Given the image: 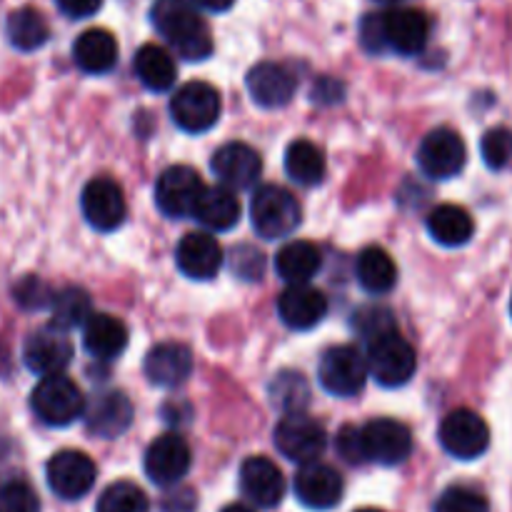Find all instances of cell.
<instances>
[{"label": "cell", "mask_w": 512, "mask_h": 512, "mask_svg": "<svg viewBox=\"0 0 512 512\" xmlns=\"http://www.w3.org/2000/svg\"><path fill=\"white\" fill-rule=\"evenodd\" d=\"M325 170H328V165H325L323 150L310 140H293L285 150V173L298 185H305V188L320 185L325 178Z\"/></svg>", "instance_id": "cell-32"}, {"label": "cell", "mask_w": 512, "mask_h": 512, "mask_svg": "<svg viewBox=\"0 0 512 512\" xmlns=\"http://www.w3.org/2000/svg\"><path fill=\"white\" fill-rule=\"evenodd\" d=\"M428 233L435 243L445 248H460L470 243L475 233V223L470 213L460 205H438L428 215Z\"/></svg>", "instance_id": "cell-31"}, {"label": "cell", "mask_w": 512, "mask_h": 512, "mask_svg": "<svg viewBox=\"0 0 512 512\" xmlns=\"http://www.w3.org/2000/svg\"><path fill=\"white\" fill-rule=\"evenodd\" d=\"M270 400L275 408L285 410V415L303 413L310 405V385L295 370H280L270 383Z\"/></svg>", "instance_id": "cell-35"}, {"label": "cell", "mask_w": 512, "mask_h": 512, "mask_svg": "<svg viewBox=\"0 0 512 512\" xmlns=\"http://www.w3.org/2000/svg\"><path fill=\"white\" fill-rule=\"evenodd\" d=\"M480 153L490 170H503L512 163V130L493 128L480 140Z\"/></svg>", "instance_id": "cell-37"}, {"label": "cell", "mask_w": 512, "mask_h": 512, "mask_svg": "<svg viewBox=\"0 0 512 512\" xmlns=\"http://www.w3.org/2000/svg\"><path fill=\"white\" fill-rule=\"evenodd\" d=\"M233 3L235 0H193V5L210 10V13H225V10L233 8Z\"/></svg>", "instance_id": "cell-47"}, {"label": "cell", "mask_w": 512, "mask_h": 512, "mask_svg": "<svg viewBox=\"0 0 512 512\" xmlns=\"http://www.w3.org/2000/svg\"><path fill=\"white\" fill-rule=\"evenodd\" d=\"M175 263L185 278L205 283L223 268V248L210 233H188L175 248Z\"/></svg>", "instance_id": "cell-21"}, {"label": "cell", "mask_w": 512, "mask_h": 512, "mask_svg": "<svg viewBox=\"0 0 512 512\" xmlns=\"http://www.w3.org/2000/svg\"><path fill=\"white\" fill-rule=\"evenodd\" d=\"M248 93L260 108H283L293 100L295 88H298V78L290 68L285 65L265 60L250 68L248 78Z\"/></svg>", "instance_id": "cell-22"}, {"label": "cell", "mask_w": 512, "mask_h": 512, "mask_svg": "<svg viewBox=\"0 0 512 512\" xmlns=\"http://www.w3.org/2000/svg\"><path fill=\"white\" fill-rule=\"evenodd\" d=\"M355 512H383V510H375V508H363V510H355Z\"/></svg>", "instance_id": "cell-50"}, {"label": "cell", "mask_w": 512, "mask_h": 512, "mask_svg": "<svg viewBox=\"0 0 512 512\" xmlns=\"http://www.w3.org/2000/svg\"><path fill=\"white\" fill-rule=\"evenodd\" d=\"M385 45L398 55L423 53L430 38V20L423 10L415 8H390L383 13Z\"/></svg>", "instance_id": "cell-18"}, {"label": "cell", "mask_w": 512, "mask_h": 512, "mask_svg": "<svg viewBox=\"0 0 512 512\" xmlns=\"http://www.w3.org/2000/svg\"><path fill=\"white\" fill-rule=\"evenodd\" d=\"M220 110H223L220 93L203 80H190V83L180 85L178 93L170 100V115H173L175 125L193 135L213 128L220 118Z\"/></svg>", "instance_id": "cell-5"}, {"label": "cell", "mask_w": 512, "mask_h": 512, "mask_svg": "<svg viewBox=\"0 0 512 512\" xmlns=\"http://www.w3.org/2000/svg\"><path fill=\"white\" fill-rule=\"evenodd\" d=\"M355 328L360 330V335L368 338V343L398 330L395 328L393 313L385 308H365L360 313H355Z\"/></svg>", "instance_id": "cell-40"}, {"label": "cell", "mask_w": 512, "mask_h": 512, "mask_svg": "<svg viewBox=\"0 0 512 512\" xmlns=\"http://www.w3.org/2000/svg\"><path fill=\"white\" fill-rule=\"evenodd\" d=\"M53 328L58 330H73L83 328L93 313H90V295L83 288H63L55 293L53 305Z\"/></svg>", "instance_id": "cell-34"}, {"label": "cell", "mask_w": 512, "mask_h": 512, "mask_svg": "<svg viewBox=\"0 0 512 512\" xmlns=\"http://www.w3.org/2000/svg\"><path fill=\"white\" fill-rule=\"evenodd\" d=\"M360 43L368 53H385L388 45H385V30H383V13H370L365 15L363 23H360Z\"/></svg>", "instance_id": "cell-43"}, {"label": "cell", "mask_w": 512, "mask_h": 512, "mask_svg": "<svg viewBox=\"0 0 512 512\" xmlns=\"http://www.w3.org/2000/svg\"><path fill=\"white\" fill-rule=\"evenodd\" d=\"M240 490L258 508H278L285 495V478L273 460L253 455L240 465Z\"/></svg>", "instance_id": "cell-19"}, {"label": "cell", "mask_w": 512, "mask_h": 512, "mask_svg": "<svg viewBox=\"0 0 512 512\" xmlns=\"http://www.w3.org/2000/svg\"><path fill=\"white\" fill-rule=\"evenodd\" d=\"M83 418L90 433L103 440H113L133 423V403L120 390H105L85 405Z\"/></svg>", "instance_id": "cell-20"}, {"label": "cell", "mask_w": 512, "mask_h": 512, "mask_svg": "<svg viewBox=\"0 0 512 512\" xmlns=\"http://www.w3.org/2000/svg\"><path fill=\"white\" fill-rule=\"evenodd\" d=\"M278 315L288 328L313 330L328 315V298L310 285H288L278 298Z\"/></svg>", "instance_id": "cell-24"}, {"label": "cell", "mask_w": 512, "mask_h": 512, "mask_svg": "<svg viewBox=\"0 0 512 512\" xmlns=\"http://www.w3.org/2000/svg\"><path fill=\"white\" fill-rule=\"evenodd\" d=\"M323 258L320 250L308 240L285 243L275 255V273L288 285H308L318 275Z\"/></svg>", "instance_id": "cell-27"}, {"label": "cell", "mask_w": 512, "mask_h": 512, "mask_svg": "<svg viewBox=\"0 0 512 512\" xmlns=\"http://www.w3.org/2000/svg\"><path fill=\"white\" fill-rule=\"evenodd\" d=\"M155 30L168 40L170 48L185 60H205L213 53L208 23L188 0H158L150 10Z\"/></svg>", "instance_id": "cell-1"}, {"label": "cell", "mask_w": 512, "mask_h": 512, "mask_svg": "<svg viewBox=\"0 0 512 512\" xmlns=\"http://www.w3.org/2000/svg\"><path fill=\"white\" fill-rule=\"evenodd\" d=\"M230 268H233V273L238 278L260 280V275H263V253L255 248H248V245L235 248L233 258H230Z\"/></svg>", "instance_id": "cell-42"}, {"label": "cell", "mask_w": 512, "mask_h": 512, "mask_svg": "<svg viewBox=\"0 0 512 512\" xmlns=\"http://www.w3.org/2000/svg\"><path fill=\"white\" fill-rule=\"evenodd\" d=\"M220 512H255V510H253V508H248V505L233 503V505H228V508H223Z\"/></svg>", "instance_id": "cell-48"}, {"label": "cell", "mask_w": 512, "mask_h": 512, "mask_svg": "<svg viewBox=\"0 0 512 512\" xmlns=\"http://www.w3.org/2000/svg\"><path fill=\"white\" fill-rule=\"evenodd\" d=\"M275 448L283 458H288L290 463L298 465H310L318 463L320 455L325 453V445H328V433H325L323 425L318 420L308 418L303 413L285 415L278 425H275Z\"/></svg>", "instance_id": "cell-7"}, {"label": "cell", "mask_w": 512, "mask_h": 512, "mask_svg": "<svg viewBox=\"0 0 512 512\" xmlns=\"http://www.w3.org/2000/svg\"><path fill=\"white\" fill-rule=\"evenodd\" d=\"M30 408L40 423L50 428H65L85 415V398L78 385L65 375H50L33 388Z\"/></svg>", "instance_id": "cell-3"}, {"label": "cell", "mask_w": 512, "mask_h": 512, "mask_svg": "<svg viewBox=\"0 0 512 512\" xmlns=\"http://www.w3.org/2000/svg\"><path fill=\"white\" fill-rule=\"evenodd\" d=\"M83 345L95 360L120 358L128 348V328L120 318L108 313H98L83 325Z\"/></svg>", "instance_id": "cell-25"}, {"label": "cell", "mask_w": 512, "mask_h": 512, "mask_svg": "<svg viewBox=\"0 0 512 512\" xmlns=\"http://www.w3.org/2000/svg\"><path fill=\"white\" fill-rule=\"evenodd\" d=\"M193 218L198 220L203 228L215 230V233L233 230L240 220V200L235 198L233 190L225 188V185L205 188Z\"/></svg>", "instance_id": "cell-28"}, {"label": "cell", "mask_w": 512, "mask_h": 512, "mask_svg": "<svg viewBox=\"0 0 512 512\" xmlns=\"http://www.w3.org/2000/svg\"><path fill=\"white\" fill-rule=\"evenodd\" d=\"M365 460L378 465H400L413 453V433L393 418H375L360 428Z\"/></svg>", "instance_id": "cell-9"}, {"label": "cell", "mask_w": 512, "mask_h": 512, "mask_svg": "<svg viewBox=\"0 0 512 512\" xmlns=\"http://www.w3.org/2000/svg\"><path fill=\"white\" fill-rule=\"evenodd\" d=\"M193 453L178 433H165L145 450V475L160 488H173L188 475Z\"/></svg>", "instance_id": "cell-13"}, {"label": "cell", "mask_w": 512, "mask_h": 512, "mask_svg": "<svg viewBox=\"0 0 512 512\" xmlns=\"http://www.w3.org/2000/svg\"><path fill=\"white\" fill-rule=\"evenodd\" d=\"M375 3H380V5H398V3H403V0H375Z\"/></svg>", "instance_id": "cell-49"}, {"label": "cell", "mask_w": 512, "mask_h": 512, "mask_svg": "<svg viewBox=\"0 0 512 512\" xmlns=\"http://www.w3.org/2000/svg\"><path fill=\"white\" fill-rule=\"evenodd\" d=\"M435 512H488V500L470 488H448L440 495Z\"/></svg>", "instance_id": "cell-39"}, {"label": "cell", "mask_w": 512, "mask_h": 512, "mask_svg": "<svg viewBox=\"0 0 512 512\" xmlns=\"http://www.w3.org/2000/svg\"><path fill=\"white\" fill-rule=\"evenodd\" d=\"M5 35H8L13 48L30 53V50H38L48 43L50 28L48 20L43 18V13H38L35 8H18L8 15Z\"/></svg>", "instance_id": "cell-33"}, {"label": "cell", "mask_w": 512, "mask_h": 512, "mask_svg": "<svg viewBox=\"0 0 512 512\" xmlns=\"http://www.w3.org/2000/svg\"><path fill=\"white\" fill-rule=\"evenodd\" d=\"M355 278L365 293L385 295L398 283V268L388 250L373 245V248H365L355 260Z\"/></svg>", "instance_id": "cell-30"}, {"label": "cell", "mask_w": 512, "mask_h": 512, "mask_svg": "<svg viewBox=\"0 0 512 512\" xmlns=\"http://www.w3.org/2000/svg\"><path fill=\"white\" fill-rule=\"evenodd\" d=\"M13 295H15V303H18L20 308H28V310L48 308V305H53V298H55L53 290H50L43 280L35 278V275H28V278L20 280V283L15 285Z\"/></svg>", "instance_id": "cell-41"}, {"label": "cell", "mask_w": 512, "mask_h": 512, "mask_svg": "<svg viewBox=\"0 0 512 512\" xmlns=\"http://www.w3.org/2000/svg\"><path fill=\"white\" fill-rule=\"evenodd\" d=\"M295 498L310 510H330L343 500V478L325 463L300 465L295 473Z\"/></svg>", "instance_id": "cell-17"}, {"label": "cell", "mask_w": 512, "mask_h": 512, "mask_svg": "<svg viewBox=\"0 0 512 512\" xmlns=\"http://www.w3.org/2000/svg\"><path fill=\"white\" fill-rule=\"evenodd\" d=\"M50 490L63 500H80L93 490L98 470L95 463L80 450H60L45 468Z\"/></svg>", "instance_id": "cell-11"}, {"label": "cell", "mask_w": 512, "mask_h": 512, "mask_svg": "<svg viewBox=\"0 0 512 512\" xmlns=\"http://www.w3.org/2000/svg\"><path fill=\"white\" fill-rule=\"evenodd\" d=\"M55 3H58L60 13L63 15H68V18L73 20H83L98 13L103 0H55Z\"/></svg>", "instance_id": "cell-45"}, {"label": "cell", "mask_w": 512, "mask_h": 512, "mask_svg": "<svg viewBox=\"0 0 512 512\" xmlns=\"http://www.w3.org/2000/svg\"><path fill=\"white\" fill-rule=\"evenodd\" d=\"M368 370L378 385L383 388H400V385L410 383V378L418 370V358H415L413 345L400 333L383 335V338L368 343Z\"/></svg>", "instance_id": "cell-6"}, {"label": "cell", "mask_w": 512, "mask_h": 512, "mask_svg": "<svg viewBox=\"0 0 512 512\" xmlns=\"http://www.w3.org/2000/svg\"><path fill=\"white\" fill-rule=\"evenodd\" d=\"M95 512H150L148 495L135 483L120 480V483L108 485L98 498Z\"/></svg>", "instance_id": "cell-36"}, {"label": "cell", "mask_w": 512, "mask_h": 512, "mask_svg": "<svg viewBox=\"0 0 512 512\" xmlns=\"http://www.w3.org/2000/svg\"><path fill=\"white\" fill-rule=\"evenodd\" d=\"M145 378L158 388H178L193 373V353L183 343H158L145 355Z\"/></svg>", "instance_id": "cell-23"}, {"label": "cell", "mask_w": 512, "mask_h": 512, "mask_svg": "<svg viewBox=\"0 0 512 512\" xmlns=\"http://www.w3.org/2000/svg\"><path fill=\"white\" fill-rule=\"evenodd\" d=\"M300 205L290 190L280 185H260L253 193L250 218L255 233L263 240H283L293 235L300 225Z\"/></svg>", "instance_id": "cell-2"}, {"label": "cell", "mask_w": 512, "mask_h": 512, "mask_svg": "<svg viewBox=\"0 0 512 512\" xmlns=\"http://www.w3.org/2000/svg\"><path fill=\"white\" fill-rule=\"evenodd\" d=\"M468 150L463 138L450 128H438L423 138L418 148V165L428 178L450 180L465 168Z\"/></svg>", "instance_id": "cell-12"}, {"label": "cell", "mask_w": 512, "mask_h": 512, "mask_svg": "<svg viewBox=\"0 0 512 512\" xmlns=\"http://www.w3.org/2000/svg\"><path fill=\"white\" fill-rule=\"evenodd\" d=\"M338 453L343 455L348 463H365L363 445H360V430L348 425V428L340 430L338 435Z\"/></svg>", "instance_id": "cell-44"}, {"label": "cell", "mask_w": 512, "mask_h": 512, "mask_svg": "<svg viewBox=\"0 0 512 512\" xmlns=\"http://www.w3.org/2000/svg\"><path fill=\"white\" fill-rule=\"evenodd\" d=\"M135 75H138L140 83L145 85L153 93H165L175 85L178 78V68H175V60L163 45L145 43L143 48H138L133 60Z\"/></svg>", "instance_id": "cell-29"}, {"label": "cell", "mask_w": 512, "mask_h": 512, "mask_svg": "<svg viewBox=\"0 0 512 512\" xmlns=\"http://www.w3.org/2000/svg\"><path fill=\"white\" fill-rule=\"evenodd\" d=\"M368 358L353 345H335L318 363V380L325 393L335 398H355L368 380Z\"/></svg>", "instance_id": "cell-4"}, {"label": "cell", "mask_w": 512, "mask_h": 512, "mask_svg": "<svg viewBox=\"0 0 512 512\" xmlns=\"http://www.w3.org/2000/svg\"><path fill=\"white\" fill-rule=\"evenodd\" d=\"M510 315H512V298H510Z\"/></svg>", "instance_id": "cell-51"}, {"label": "cell", "mask_w": 512, "mask_h": 512, "mask_svg": "<svg viewBox=\"0 0 512 512\" xmlns=\"http://www.w3.org/2000/svg\"><path fill=\"white\" fill-rule=\"evenodd\" d=\"M85 220L100 233H113L125 223L128 205H125L123 188L110 178H93L83 188L80 198Z\"/></svg>", "instance_id": "cell-14"}, {"label": "cell", "mask_w": 512, "mask_h": 512, "mask_svg": "<svg viewBox=\"0 0 512 512\" xmlns=\"http://www.w3.org/2000/svg\"><path fill=\"white\" fill-rule=\"evenodd\" d=\"M203 193V178L188 165H170L155 183V203L168 218H193Z\"/></svg>", "instance_id": "cell-8"}, {"label": "cell", "mask_w": 512, "mask_h": 512, "mask_svg": "<svg viewBox=\"0 0 512 512\" xmlns=\"http://www.w3.org/2000/svg\"><path fill=\"white\" fill-rule=\"evenodd\" d=\"M445 453L458 460H478L490 448V428L478 413L460 408L448 413L438 430Z\"/></svg>", "instance_id": "cell-10"}, {"label": "cell", "mask_w": 512, "mask_h": 512, "mask_svg": "<svg viewBox=\"0 0 512 512\" xmlns=\"http://www.w3.org/2000/svg\"><path fill=\"white\" fill-rule=\"evenodd\" d=\"M23 360L30 373L40 375V378L63 375V370L73 360V343L65 335V330L53 328V325L50 328H40L25 340Z\"/></svg>", "instance_id": "cell-15"}, {"label": "cell", "mask_w": 512, "mask_h": 512, "mask_svg": "<svg viewBox=\"0 0 512 512\" xmlns=\"http://www.w3.org/2000/svg\"><path fill=\"white\" fill-rule=\"evenodd\" d=\"M0 512H40V500L25 480H10L0 488Z\"/></svg>", "instance_id": "cell-38"}, {"label": "cell", "mask_w": 512, "mask_h": 512, "mask_svg": "<svg viewBox=\"0 0 512 512\" xmlns=\"http://www.w3.org/2000/svg\"><path fill=\"white\" fill-rule=\"evenodd\" d=\"M215 178L230 190H245L253 188L263 170V160H260L258 150L250 148L248 143H225L215 150L213 160H210Z\"/></svg>", "instance_id": "cell-16"}, {"label": "cell", "mask_w": 512, "mask_h": 512, "mask_svg": "<svg viewBox=\"0 0 512 512\" xmlns=\"http://www.w3.org/2000/svg\"><path fill=\"white\" fill-rule=\"evenodd\" d=\"M315 103H338L343 100V83L333 78H320L313 88Z\"/></svg>", "instance_id": "cell-46"}, {"label": "cell", "mask_w": 512, "mask_h": 512, "mask_svg": "<svg viewBox=\"0 0 512 512\" xmlns=\"http://www.w3.org/2000/svg\"><path fill=\"white\" fill-rule=\"evenodd\" d=\"M73 60L83 73L105 75L118 63V40L110 30L90 28L73 43Z\"/></svg>", "instance_id": "cell-26"}]
</instances>
